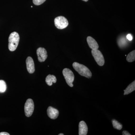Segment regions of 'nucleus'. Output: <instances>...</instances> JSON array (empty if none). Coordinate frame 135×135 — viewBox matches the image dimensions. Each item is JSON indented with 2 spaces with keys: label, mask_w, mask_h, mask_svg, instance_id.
I'll return each instance as SVG.
<instances>
[{
  "label": "nucleus",
  "mask_w": 135,
  "mask_h": 135,
  "mask_svg": "<svg viewBox=\"0 0 135 135\" xmlns=\"http://www.w3.org/2000/svg\"><path fill=\"white\" fill-rule=\"evenodd\" d=\"M127 38L128 40L129 41H131L133 40V37H132V35L130 34H129L127 35Z\"/></svg>",
  "instance_id": "obj_18"
},
{
  "label": "nucleus",
  "mask_w": 135,
  "mask_h": 135,
  "mask_svg": "<svg viewBox=\"0 0 135 135\" xmlns=\"http://www.w3.org/2000/svg\"><path fill=\"white\" fill-rule=\"evenodd\" d=\"M73 67L74 70L81 76L90 79L92 76V73L86 66L79 63L75 62L73 64Z\"/></svg>",
  "instance_id": "obj_1"
},
{
  "label": "nucleus",
  "mask_w": 135,
  "mask_h": 135,
  "mask_svg": "<svg viewBox=\"0 0 135 135\" xmlns=\"http://www.w3.org/2000/svg\"><path fill=\"white\" fill-rule=\"evenodd\" d=\"M91 53L98 64L100 66H103L104 64L105 60L101 51L98 49L92 50Z\"/></svg>",
  "instance_id": "obj_5"
},
{
  "label": "nucleus",
  "mask_w": 135,
  "mask_h": 135,
  "mask_svg": "<svg viewBox=\"0 0 135 135\" xmlns=\"http://www.w3.org/2000/svg\"><path fill=\"white\" fill-rule=\"evenodd\" d=\"M122 135H130L131 134L128 133V131H124L122 132Z\"/></svg>",
  "instance_id": "obj_19"
},
{
  "label": "nucleus",
  "mask_w": 135,
  "mask_h": 135,
  "mask_svg": "<svg viewBox=\"0 0 135 135\" xmlns=\"http://www.w3.org/2000/svg\"><path fill=\"white\" fill-rule=\"evenodd\" d=\"M59 135H64V134H62V133H60V134H59Z\"/></svg>",
  "instance_id": "obj_21"
},
{
  "label": "nucleus",
  "mask_w": 135,
  "mask_h": 135,
  "mask_svg": "<svg viewBox=\"0 0 135 135\" xmlns=\"http://www.w3.org/2000/svg\"><path fill=\"white\" fill-rule=\"evenodd\" d=\"M57 79L55 76L54 75L49 74L47 76L46 79V83L49 86H52L53 83H56Z\"/></svg>",
  "instance_id": "obj_12"
},
{
  "label": "nucleus",
  "mask_w": 135,
  "mask_h": 135,
  "mask_svg": "<svg viewBox=\"0 0 135 135\" xmlns=\"http://www.w3.org/2000/svg\"><path fill=\"white\" fill-rule=\"evenodd\" d=\"M112 122L114 128L119 130H120L122 129V125L118 121L115 119H113L112 120Z\"/></svg>",
  "instance_id": "obj_15"
},
{
  "label": "nucleus",
  "mask_w": 135,
  "mask_h": 135,
  "mask_svg": "<svg viewBox=\"0 0 135 135\" xmlns=\"http://www.w3.org/2000/svg\"><path fill=\"white\" fill-rule=\"evenodd\" d=\"M6 83L3 80H0V93H3L7 90Z\"/></svg>",
  "instance_id": "obj_16"
},
{
  "label": "nucleus",
  "mask_w": 135,
  "mask_h": 135,
  "mask_svg": "<svg viewBox=\"0 0 135 135\" xmlns=\"http://www.w3.org/2000/svg\"><path fill=\"white\" fill-rule=\"evenodd\" d=\"M54 23L55 26L58 29H65L68 25V22L67 19L62 16L56 17L54 20Z\"/></svg>",
  "instance_id": "obj_4"
},
{
  "label": "nucleus",
  "mask_w": 135,
  "mask_h": 135,
  "mask_svg": "<svg viewBox=\"0 0 135 135\" xmlns=\"http://www.w3.org/2000/svg\"><path fill=\"white\" fill-rule=\"evenodd\" d=\"M88 132V127L84 121L80 122L79 124V135H86Z\"/></svg>",
  "instance_id": "obj_10"
},
{
  "label": "nucleus",
  "mask_w": 135,
  "mask_h": 135,
  "mask_svg": "<svg viewBox=\"0 0 135 135\" xmlns=\"http://www.w3.org/2000/svg\"><path fill=\"white\" fill-rule=\"evenodd\" d=\"M19 40V34L17 32H13L10 34L8 39V49L10 51H13L16 49Z\"/></svg>",
  "instance_id": "obj_2"
},
{
  "label": "nucleus",
  "mask_w": 135,
  "mask_h": 135,
  "mask_svg": "<svg viewBox=\"0 0 135 135\" xmlns=\"http://www.w3.org/2000/svg\"><path fill=\"white\" fill-rule=\"evenodd\" d=\"M34 109V104L32 99H28L27 100L25 105V112L26 116L29 117L32 116Z\"/></svg>",
  "instance_id": "obj_6"
},
{
  "label": "nucleus",
  "mask_w": 135,
  "mask_h": 135,
  "mask_svg": "<svg viewBox=\"0 0 135 135\" xmlns=\"http://www.w3.org/2000/svg\"><path fill=\"white\" fill-rule=\"evenodd\" d=\"M87 41L88 44L90 49L92 50L98 49L99 46L95 40L91 36L87 37Z\"/></svg>",
  "instance_id": "obj_11"
},
{
  "label": "nucleus",
  "mask_w": 135,
  "mask_h": 135,
  "mask_svg": "<svg viewBox=\"0 0 135 135\" xmlns=\"http://www.w3.org/2000/svg\"><path fill=\"white\" fill-rule=\"evenodd\" d=\"M48 116L52 119H55L59 115V112L57 109L51 106L49 107L47 110Z\"/></svg>",
  "instance_id": "obj_8"
},
{
  "label": "nucleus",
  "mask_w": 135,
  "mask_h": 135,
  "mask_svg": "<svg viewBox=\"0 0 135 135\" xmlns=\"http://www.w3.org/2000/svg\"><path fill=\"white\" fill-rule=\"evenodd\" d=\"M82 1H84L85 2H87L88 1V0H82Z\"/></svg>",
  "instance_id": "obj_22"
},
{
  "label": "nucleus",
  "mask_w": 135,
  "mask_h": 135,
  "mask_svg": "<svg viewBox=\"0 0 135 135\" xmlns=\"http://www.w3.org/2000/svg\"><path fill=\"white\" fill-rule=\"evenodd\" d=\"M36 53L38 56V60L40 62H44L47 57V53L45 49L40 47L37 49Z\"/></svg>",
  "instance_id": "obj_7"
},
{
  "label": "nucleus",
  "mask_w": 135,
  "mask_h": 135,
  "mask_svg": "<svg viewBox=\"0 0 135 135\" xmlns=\"http://www.w3.org/2000/svg\"><path fill=\"white\" fill-rule=\"evenodd\" d=\"M9 134L6 132H1L0 133V135H9Z\"/></svg>",
  "instance_id": "obj_20"
},
{
  "label": "nucleus",
  "mask_w": 135,
  "mask_h": 135,
  "mask_svg": "<svg viewBox=\"0 0 135 135\" xmlns=\"http://www.w3.org/2000/svg\"><path fill=\"white\" fill-rule=\"evenodd\" d=\"M27 69L30 74L33 73L35 71L34 63L33 59L31 57H28L26 60Z\"/></svg>",
  "instance_id": "obj_9"
},
{
  "label": "nucleus",
  "mask_w": 135,
  "mask_h": 135,
  "mask_svg": "<svg viewBox=\"0 0 135 135\" xmlns=\"http://www.w3.org/2000/svg\"><path fill=\"white\" fill-rule=\"evenodd\" d=\"M46 0H33V2L35 5H40L46 1Z\"/></svg>",
  "instance_id": "obj_17"
},
{
  "label": "nucleus",
  "mask_w": 135,
  "mask_h": 135,
  "mask_svg": "<svg viewBox=\"0 0 135 135\" xmlns=\"http://www.w3.org/2000/svg\"><path fill=\"white\" fill-rule=\"evenodd\" d=\"M62 73L67 84L70 87L73 86V83L74 81V75L72 71L68 68H66L63 70Z\"/></svg>",
  "instance_id": "obj_3"
},
{
  "label": "nucleus",
  "mask_w": 135,
  "mask_h": 135,
  "mask_svg": "<svg viewBox=\"0 0 135 135\" xmlns=\"http://www.w3.org/2000/svg\"><path fill=\"white\" fill-rule=\"evenodd\" d=\"M135 60V50L129 53L127 56V60L128 62H131L134 61Z\"/></svg>",
  "instance_id": "obj_14"
},
{
  "label": "nucleus",
  "mask_w": 135,
  "mask_h": 135,
  "mask_svg": "<svg viewBox=\"0 0 135 135\" xmlns=\"http://www.w3.org/2000/svg\"><path fill=\"white\" fill-rule=\"evenodd\" d=\"M135 90V81L131 83L126 89L124 91V95H128L131 93Z\"/></svg>",
  "instance_id": "obj_13"
}]
</instances>
